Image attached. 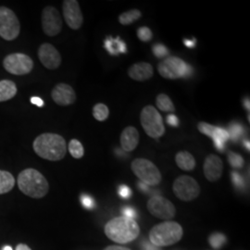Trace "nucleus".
<instances>
[{
	"instance_id": "28",
	"label": "nucleus",
	"mask_w": 250,
	"mask_h": 250,
	"mask_svg": "<svg viewBox=\"0 0 250 250\" xmlns=\"http://www.w3.org/2000/svg\"><path fill=\"white\" fill-rule=\"evenodd\" d=\"M208 241H209L210 246H211L213 249L220 250V249L224 246V244H225L226 237H225V235L223 234V233L216 232V233H213V234H211V235L209 236Z\"/></svg>"
},
{
	"instance_id": "40",
	"label": "nucleus",
	"mask_w": 250,
	"mask_h": 250,
	"mask_svg": "<svg viewBox=\"0 0 250 250\" xmlns=\"http://www.w3.org/2000/svg\"><path fill=\"white\" fill-rule=\"evenodd\" d=\"M31 102L39 107H44V105H45L44 101L40 99V98H37V97H33V98L31 99Z\"/></svg>"
},
{
	"instance_id": "36",
	"label": "nucleus",
	"mask_w": 250,
	"mask_h": 250,
	"mask_svg": "<svg viewBox=\"0 0 250 250\" xmlns=\"http://www.w3.org/2000/svg\"><path fill=\"white\" fill-rule=\"evenodd\" d=\"M122 212L126 218H129V219H132V220H134L136 218V211H135L134 208H131V207H125L122 209Z\"/></svg>"
},
{
	"instance_id": "24",
	"label": "nucleus",
	"mask_w": 250,
	"mask_h": 250,
	"mask_svg": "<svg viewBox=\"0 0 250 250\" xmlns=\"http://www.w3.org/2000/svg\"><path fill=\"white\" fill-rule=\"evenodd\" d=\"M142 13L139 9H131L125 11L119 16V22L122 25H129L132 24L135 21L141 18Z\"/></svg>"
},
{
	"instance_id": "19",
	"label": "nucleus",
	"mask_w": 250,
	"mask_h": 250,
	"mask_svg": "<svg viewBox=\"0 0 250 250\" xmlns=\"http://www.w3.org/2000/svg\"><path fill=\"white\" fill-rule=\"evenodd\" d=\"M176 164L181 170L191 171L196 167V160L194 156L188 151H180L175 156Z\"/></svg>"
},
{
	"instance_id": "5",
	"label": "nucleus",
	"mask_w": 250,
	"mask_h": 250,
	"mask_svg": "<svg viewBox=\"0 0 250 250\" xmlns=\"http://www.w3.org/2000/svg\"><path fill=\"white\" fill-rule=\"evenodd\" d=\"M140 123L144 131L149 137L160 138L165 134L163 119L158 109L153 106H146L140 114Z\"/></svg>"
},
{
	"instance_id": "42",
	"label": "nucleus",
	"mask_w": 250,
	"mask_h": 250,
	"mask_svg": "<svg viewBox=\"0 0 250 250\" xmlns=\"http://www.w3.org/2000/svg\"><path fill=\"white\" fill-rule=\"evenodd\" d=\"M193 68L190 66V65H188V67H187V71H186V73H185V76H184V78H188V77H190L191 76V74L193 73Z\"/></svg>"
},
{
	"instance_id": "22",
	"label": "nucleus",
	"mask_w": 250,
	"mask_h": 250,
	"mask_svg": "<svg viewBox=\"0 0 250 250\" xmlns=\"http://www.w3.org/2000/svg\"><path fill=\"white\" fill-rule=\"evenodd\" d=\"M15 186L13 175L6 170H0V195L10 192Z\"/></svg>"
},
{
	"instance_id": "31",
	"label": "nucleus",
	"mask_w": 250,
	"mask_h": 250,
	"mask_svg": "<svg viewBox=\"0 0 250 250\" xmlns=\"http://www.w3.org/2000/svg\"><path fill=\"white\" fill-rule=\"evenodd\" d=\"M137 36L138 38L143 41V42H148L152 39V32L151 30L148 28V27H140L138 30H137Z\"/></svg>"
},
{
	"instance_id": "15",
	"label": "nucleus",
	"mask_w": 250,
	"mask_h": 250,
	"mask_svg": "<svg viewBox=\"0 0 250 250\" xmlns=\"http://www.w3.org/2000/svg\"><path fill=\"white\" fill-rule=\"evenodd\" d=\"M51 98L59 106H70L76 100V94L71 85L67 83H59L51 92Z\"/></svg>"
},
{
	"instance_id": "2",
	"label": "nucleus",
	"mask_w": 250,
	"mask_h": 250,
	"mask_svg": "<svg viewBox=\"0 0 250 250\" xmlns=\"http://www.w3.org/2000/svg\"><path fill=\"white\" fill-rule=\"evenodd\" d=\"M104 231L110 240L119 244H127L138 237L140 227L134 220L122 216L110 220L105 225Z\"/></svg>"
},
{
	"instance_id": "30",
	"label": "nucleus",
	"mask_w": 250,
	"mask_h": 250,
	"mask_svg": "<svg viewBox=\"0 0 250 250\" xmlns=\"http://www.w3.org/2000/svg\"><path fill=\"white\" fill-rule=\"evenodd\" d=\"M228 161L230 165L235 168V169H240L244 165V159L242 158L239 154H236L234 152H229L228 154Z\"/></svg>"
},
{
	"instance_id": "38",
	"label": "nucleus",
	"mask_w": 250,
	"mask_h": 250,
	"mask_svg": "<svg viewBox=\"0 0 250 250\" xmlns=\"http://www.w3.org/2000/svg\"><path fill=\"white\" fill-rule=\"evenodd\" d=\"M167 123H168V125H170V126H173V127H177V126H179V124H180L178 118H177L176 115H174V114L168 115V117H167Z\"/></svg>"
},
{
	"instance_id": "4",
	"label": "nucleus",
	"mask_w": 250,
	"mask_h": 250,
	"mask_svg": "<svg viewBox=\"0 0 250 250\" xmlns=\"http://www.w3.org/2000/svg\"><path fill=\"white\" fill-rule=\"evenodd\" d=\"M183 234V228L180 224L175 222H164L152 228L149 240L158 248L168 247L180 241Z\"/></svg>"
},
{
	"instance_id": "23",
	"label": "nucleus",
	"mask_w": 250,
	"mask_h": 250,
	"mask_svg": "<svg viewBox=\"0 0 250 250\" xmlns=\"http://www.w3.org/2000/svg\"><path fill=\"white\" fill-rule=\"evenodd\" d=\"M211 138L213 139L215 147L219 151L223 152L224 150V148H225L224 144L229 139L228 131L224 130L223 128H220V127H216Z\"/></svg>"
},
{
	"instance_id": "8",
	"label": "nucleus",
	"mask_w": 250,
	"mask_h": 250,
	"mask_svg": "<svg viewBox=\"0 0 250 250\" xmlns=\"http://www.w3.org/2000/svg\"><path fill=\"white\" fill-rule=\"evenodd\" d=\"M173 193L183 201H192L200 194V187L191 176L182 175L176 179L172 186Z\"/></svg>"
},
{
	"instance_id": "25",
	"label": "nucleus",
	"mask_w": 250,
	"mask_h": 250,
	"mask_svg": "<svg viewBox=\"0 0 250 250\" xmlns=\"http://www.w3.org/2000/svg\"><path fill=\"white\" fill-rule=\"evenodd\" d=\"M156 104L158 106V108L164 111V112H174L175 107L171 101V99L165 94H160L158 95L156 99Z\"/></svg>"
},
{
	"instance_id": "33",
	"label": "nucleus",
	"mask_w": 250,
	"mask_h": 250,
	"mask_svg": "<svg viewBox=\"0 0 250 250\" xmlns=\"http://www.w3.org/2000/svg\"><path fill=\"white\" fill-rule=\"evenodd\" d=\"M153 53L154 55L159 58V59H162L165 58L166 56L169 55V50L165 45H161V44H156L153 46Z\"/></svg>"
},
{
	"instance_id": "12",
	"label": "nucleus",
	"mask_w": 250,
	"mask_h": 250,
	"mask_svg": "<svg viewBox=\"0 0 250 250\" xmlns=\"http://www.w3.org/2000/svg\"><path fill=\"white\" fill-rule=\"evenodd\" d=\"M42 28L47 36H58L62 29V19L56 8L47 6L42 12Z\"/></svg>"
},
{
	"instance_id": "6",
	"label": "nucleus",
	"mask_w": 250,
	"mask_h": 250,
	"mask_svg": "<svg viewBox=\"0 0 250 250\" xmlns=\"http://www.w3.org/2000/svg\"><path fill=\"white\" fill-rule=\"evenodd\" d=\"M131 168L139 180L148 187H156L162 180L158 167L146 159H135L131 164Z\"/></svg>"
},
{
	"instance_id": "11",
	"label": "nucleus",
	"mask_w": 250,
	"mask_h": 250,
	"mask_svg": "<svg viewBox=\"0 0 250 250\" xmlns=\"http://www.w3.org/2000/svg\"><path fill=\"white\" fill-rule=\"evenodd\" d=\"M146 206L150 214L161 220H170L174 218L176 213L174 205L170 200L161 196L152 197Z\"/></svg>"
},
{
	"instance_id": "45",
	"label": "nucleus",
	"mask_w": 250,
	"mask_h": 250,
	"mask_svg": "<svg viewBox=\"0 0 250 250\" xmlns=\"http://www.w3.org/2000/svg\"><path fill=\"white\" fill-rule=\"evenodd\" d=\"M16 250H32L28 246L26 245H24V244H20L17 246V248H16Z\"/></svg>"
},
{
	"instance_id": "26",
	"label": "nucleus",
	"mask_w": 250,
	"mask_h": 250,
	"mask_svg": "<svg viewBox=\"0 0 250 250\" xmlns=\"http://www.w3.org/2000/svg\"><path fill=\"white\" fill-rule=\"evenodd\" d=\"M68 149L70 154L72 155L74 159H81L84 155V148L79 140L77 139H72L68 145Z\"/></svg>"
},
{
	"instance_id": "29",
	"label": "nucleus",
	"mask_w": 250,
	"mask_h": 250,
	"mask_svg": "<svg viewBox=\"0 0 250 250\" xmlns=\"http://www.w3.org/2000/svg\"><path fill=\"white\" fill-rule=\"evenodd\" d=\"M244 133V129L242 127L241 125L233 123L230 125V129H229V138H231L232 141L236 142L238 141V139L241 137L242 134Z\"/></svg>"
},
{
	"instance_id": "21",
	"label": "nucleus",
	"mask_w": 250,
	"mask_h": 250,
	"mask_svg": "<svg viewBox=\"0 0 250 250\" xmlns=\"http://www.w3.org/2000/svg\"><path fill=\"white\" fill-rule=\"evenodd\" d=\"M105 47L107 52L112 56H117L120 53L127 52L126 44L120 37H117V38L107 37L105 40Z\"/></svg>"
},
{
	"instance_id": "34",
	"label": "nucleus",
	"mask_w": 250,
	"mask_h": 250,
	"mask_svg": "<svg viewBox=\"0 0 250 250\" xmlns=\"http://www.w3.org/2000/svg\"><path fill=\"white\" fill-rule=\"evenodd\" d=\"M231 178H232V183L235 186V188H238V189H244L246 188L245 180L239 173H237L235 171H232L231 173Z\"/></svg>"
},
{
	"instance_id": "17",
	"label": "nucleus",
	"mask_w": 250,
	"mask_h": 250,
	"mask_svg": "<svg viewBox=\"0 0 250 250\" xmlns=\"http://www.w3.org/2000/svg\"><path fill=\"white\" fill-rule=\"evenodd\" d=\"M140 135L136 128L133 126H128L125 128L120 137L121 146L125 152H131L134 150L139 144Z\"/></svg>"
},
{
	"instance_id": "39",
	"label": "nucleus",
	"mask_w": 250,
	"mask_h": 250,
	"mask_svg": "<svg viewBox=\"0 0 250 250\" xmlns=\"http://www.w3.org/2000/svg\"><path fill=\"white\" fill-rule=\"evenodd\" d=\"M142 249L143 250H161L160 248L154 246L150 242L144 241L142 244Z\"/></svg>"
},
{
	"instance_id": "37",
	"label": "nucleus",
	"mask_w": 250,
	"mask_h": 250,
	"mask_svg": "<svg viewBox=\"0 0 250 250\" xmlns=\"http://www.w3.org/2000/svg\"><path fill=\"white\" fill-rule=\"evenodd\" d=\"M119 194H120L121 197H124V198H128V197H131L132 191L127 186L123 185L119 188Z\"/></svg>"
},
{
	"instance_id": "35",
	"label": "nucleus",
	"mask_w": 250,
	"mask_h": 250,
	"mask_svg": "<svg viewBox=\"0 0 250 250\" xmlns=\"http://www.w3.org/2000/svg\"><path fill=\"white\" fill-rule=\"evenodd\" d=\"M81 201H82V204L85 208H88L91 209L95 207V201L92 197L89 196H86V195H83L82 198H81Z\"/></svg>"
},
{
	"instance_id": "7",
	"label": "nucleus",
	"mask_w": 250,
	"mask_h": 250,
	"mask_svg": "<svg viewBox=\"0 0 250 250\" xmlns=\"http://www.w3.org/2000/svg\"><path fill=\"white\" fill-rule=\"evenodd\" d=\"M21 32V24L15 13L7 7H0V36L12 41L16 39Z\"/></svg>"
},
{
	"instance_id": "14",
	"label": "nucleus",
	"mask_w": 250,
	"mask_h": 250,
	"mask_svg": "<svg viewBox=\"0 0 250 250\" xmlns=\"http://www.w3.org/2000/svg\"><path fill=\"white\" fill-rule=\"evenodd\" d=\"M38 58L43 66L48 70H56L62 64V56L57 48L48 43L39 46Z\"/></svg>"
},
{
	"instance_id": "41",
	"label": "nucleus",
	"mask_w": 250,
	"mask_h": 250,
	"mask_svg": "<svg viewBox=\"0 0 250 250\" xmlns=\"http://www.w3.org/2000/svg\"><path fill=\"white\" fill-rule=\"evenodd\" d=\"M184 43H185V45H187L188 47L189 48H194L195 46H196V39H193V40H185L184 41Z\"/></svg>"
},
{
	"instance_id": "16",
	"label": "nucleus",
	"mask_w": 250,
	"mask_h": 250,
	"mask_svg": "<svg viewBox=\"0 0 250 250\" xmlns=\"http://www.w3.org/2000/svg\"><path fill=\"white\" fill-rule=\"evenodd\" d=\"M203 170L208 181L212 183L217 182L223 175L224 162L220 157L210 154L206 158Z\"/></svg>"
},
{
	"instance_id": "48",
	"label": "nucleus",
	"mask_w": 250,
	"mask_h": 250,
	"mask_svg": "<svg viewBox=\"0 0 250 250\" xmlns=\"http://www.w3.org/2000/svg\"><path fill=\"white\" fill-rule=\"evenodd\" d=\"M245 146H246V147L248 148V150H250V142H249V141H248V142H245Z\"/></svg>"
},
{
	"instance_id": "3",
	"label": "nucleus",
	"mask_w": 250,
	"mask_h": 250,
	"mask_svg": "<svg viewBox=\"0 0 250 250\" xmlns=\"http://www.w3.org/2000/svg\"><path fill=\"white\" fill-rule=\"evenodd\" d=\"M19 189L28 197L42 198L48 193L49 185L45 176L36 169H25L18 176Z\"/></svg>"
},
{
	"instance_id": "47",
	"label": "nucleus",
	"mask_w": 250,
	"mask_h": 250,
	"mask_svg": "<svg viewBox=\"0 0 250 250\" xmlns=\"http://www.w3.org/2000/svg\"><path fill=\"white\" fill-rule=\"evenodd\" d=\"M3 250H12V248H11V247H9V246H6V247H4V248H3Z\"/></svg>"
},
{
	"instance_id": "10",
	"label": "nucleus",
	"mask_w": 250,
	"mask_h": 250,
	"mask_svg": "<svg viewBox=\"0 0 250 250\" xmlns=\"http://www.w3.org/2000/svg\"><path fill=\"white\" fill-rule=\"evenodd\" d=\"M188 64L177 57H168L158 66V71L165 79L176 80L184 78Z\"/></svg>"
},
{
	"instance_id": "9",
	"label": "nucleus",
	"mask_w": 250,
	"mask_h": 250,
	"mask_svg": "<svg viewBox=\"0 0 250 250\" xmlns=\"http://www.w3.org/2000/svg\"><path fill=\"white\" fill-rule=\"evenodd\" d=\"M3 66L5 70L11 74L25 75L33 71L34 62L25 54H9L4 59Z\"/></svg>"
},
{
	"instance_id": "43",
	"label": "nucleus",
	"mask_w": 250,
	"mask_h": 250,
	"mask_svg": "<svg viewBox=\"0 0 250 250\" xmlns=\"http://www.w3.org/2000/svg\"><path fill=\"white\" fill-rule=\"evenodd\" d=\"M104 250H131L129 249H126V248H123V247H118V246H110V247H107Z\"/></svg>"
},
{
	"instance_id": "27",
	"label": "nucleus",
	"mask_w": 250,
	"mask_h": 250,
	"mask_svg": "<svg viewBox=\"0 0 250 250\" xmlns=\"http://www.w3.org/2000/svg\"><path fill=\"white\" fill-rule=\"evenodd\" d=\"M108 115H109V109L105 104L99 103L93 107V116L97 121L104 122L108 118Z\"/></svg>"
},
{
	"instance_id": "18",
	"label": "nucleus",
	"mask_w": 250,
	"mask_h": 250,
	"mask_svg": "<svg viewBox=\"0 0 250 250\" xmlns=\"http://www.w3.org/2000/svg\"><path fill=\"white\" fill-rule=\"evenodd\" d=\"M154 74V70L150 63L137 62L132 65L128 70V75L131 79L137 82L149 80Z\"/></svg>"
},
{
	"instance_id": "1",
	"label": "nucleus",
	"mask_w": 250,
	"mask_h": 250,
	"mask_svg": "<svg viewBox=\"0 0 250 250\" xmlns=\"http://www.w3.org/2000/svg\"><path fill=\"white\" fill-rule=\"evenodd\" d=\"M34 150L47 161H62L67 153V143L62 135L51 133L40 134L33 144Z\"/></svg>"
},
{
	"instance_id": "13",
	"label": "nucleus",
	"mask_w": 250,
	"mask_h": 250,
	"mask_svg": "<svg viewBox=\"0 0 250 250\" xmlns=\"http://www.w3.org/2000/svg\"><path fill=\"white\" fill-rule=\"evenodd\" d=\"M62 10L63 16L68 26L72 30H79L83 23L79 2L76 0L63 1Z\"/></svg>"
},
{
	"instance_id": "20",
	"label": "nucleus",
	"mask_w": 250,
	"mask_h": 250,
	"mask_svg": "<svg viewBox=\"0 0 250 250\" xmlns=\"http://www.w3.org/2000/svg\"><path fill=\"white\" fill-rule=\"evenodd\" d=\"M17 94V86L10 80L0 81V102L13 99Z\"/></svg>"
},
{
	"instance_id": "44",
	"label": "nucleus",
	"mask_w": 250,
	"mask_h": 250,
	"mask_svg": "<svg viewBox=\"0 0 250 250\" xmlns=\"http://www.w3.org/2000/svg\"><path fill=\"white\" fill-rule=\"evenodd\" d=\"M138 187H139V188L142 190V191H145V192H148V188H149V187L148 186H146V184H144V183H142V182H140L139 184H138Z\"/></svg>"
},
{
	"instance_id": "46",
	"label": "nucleus",
	"mask_w": 250,
	"mask_h": 250,
	"mask_svg": "<svg viewBox=\"0 0 250 250\" xmlns=\"http://www.w3.org/2000/svg\"><path fill=\"white\" fill-rule=\"evenodd\" d=\"M244 105H245L246 109L250 110V99H246V100H245V102H244Z\"/></svg>"
},
{
	"instance_id": "32",
	"label": "nucleus",
	"mask_w": 250,
	"mask_h": 250,
	"mask_svg": "<svg viewBox=\"0 0 250 250\" xmlns=\"http://www.w3.org/2000/svg\"><path fill=\"white\" fill-rule=\"evenodd\" d=\"M215 128H216V127L213 126V125H208V124L204 123V122H201V123H199V124L197 125L198 131H199L201 134H205V135L208 136V137H211V136H212Z\"/></svg>"
}]
</instances>
